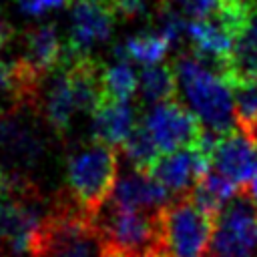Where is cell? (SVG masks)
Returning a JSON list of instances; mask_svg holds the SVG:
<instances>
[{
  "label": "cell",
  "instance_id": "2",
  "mask_svg": "<svg viewBox=\"0 0 257 257\" xmlns=\"http://www.w3.org/2000/svg\"><path fill=\"white\" fill-rule=\"evenodd\" d=\"M118 179V155L114 147L92 143L70 155L66 187L70 201L82 213L94 217L110 199Z\"/></svg>",
  "mask_w": 257,
  "mask_h": 257
},
{
  "label": "cell",
  "instance_id": "13",
  "mask_svg": "<svg viewBox=\"0 0 257 257\" xmlns=\"http://www.w3.org/2000/svg\"><path fill=\"white\" fill-rule=\"evenodd\" d=\"M187 36L191 38L197 58L217 64V72L227 64L233 50V34L219 20H191L187 22Z\"/></svg>",
  "mask_w": 257,
  "mask_h": 257
},
{
  "label": "cell",
  "instance_id": "16",
  "mask_svg": "<svg viewBox=\"0 0 257 257\" xmlns=\"http://www.w3.org/2000/svg\"><path fill=\"white\" fill-rule=\"evenodd\" d=\"M42 110L44 116L48 120V124L56 131V133H64L68 131L76 108L74 102V92H72V84L70 78L66 74V70L62 66L56 68V74L52 76L44 96H42Z\"/></svg>",
  "mask_w": 257,
  "mask_h": 257
},
{
  "label": "cell",
  "instance_id": "20",
  "mask_svg": "<svg viewBox=\"0 0 257 257\" xmlns=\"http://www.w3.org/2000/svg\"><path fill=\"white\" fill-rule=\"evenodd\" d=\"M120 151L124 153V157L128 159V163L133 165L135 171L141 173H149L153 169V165L159 159V147L155 145L151 133L147 131V126L143 122H139L133 133L128 135V139L122 143Z\"/></svg>",
  "mask_w": 257,
  "mask_h": 257
},
{
  "label": "cell",
  "instance_id": "9",
  "mask_svg": "<svg viewBox=\"0 0 257 257\" xmlns=\"http://www.w3.org/2000/svg\"><path fill=\"white\" fill-rule=\"evenodd\" d=\"M211 169V159L197 145L189 149H181L157 159L149 175L161 183L171 195H179V199L189 197L197 183Z\"/></svg>",
  "mask_w": 257,
  "mask_h": 257
},
{
  "label": "cell",
  "instance_id": "19",
  "mask_svg": "<svg viewBox=\"0 0 257 257\" xmlns=\"http://www.w3.org/2000/svg\"><path fill=\"white\" fill-rule=\"evenodd\" d=\"M177 74L171 64H155L147 66L139 76V88L143 96L153 104H163L175 100V94L179 90Z\"/></svg>",
  "mask_w": 257,
  "mask_h": 257
},
{
  "label": "cell",
  "instance_id": "5",
  "mask_svg": "<svg viewBox=\"0 0 257 257\" xmlns=\"http://www.w3.org/2000/svg\"><path fill=\"white\" fill-rule=\"evenodd\" d=\"M209 257H257V209L237 193L213 219Z\"/></svg>",
  "mask_w": 257,
  "mask_h": 257
},
{
  "label": "cell",
  "instance_id": "8",
  "mask_svg": "<svg viewBox=\"0 0 257 257\" xmlns=\"http://www.w3.org/2000/svg\"><path fill=\"white\" fill-rule=\"evenodd\" d=\"M211 169L239 189H247L257 177V141L253 135L239 124L221 135L211 153Z\"/></svg>",
  "mask_w": 257,
  "mask_h": 257
},
{
  "label": "cell",
  "instance_id": "17",
  "mask_svg": "<svg viewBox=\"0 0 257 257\" xmlns=\"http://www.w3.org/2000/svg\"><path fill=\"white\" fill-rule=\"evenodd\" d=\"M0 143L16 163H32L42 149L36 133L14 116H4L0 120Z\"/></svg>",
  "mask_w": 257,
  "mask_h": 257
},
{
  "label": "cell",
  "instance_id": "10",
  "mask_svg": "<svg viewBox=\"0 0 257 257\" xmlns=\"http://www.w3.org/2000/svg\"><path fill=\"white\" fill-rule=\"evenodd\" d=\"M114 12L106 0H74L70 8V38L66 52L88 56L92 44L110 36Z\"/></svg>",
  "mask_w": 257,
  "mask_h": 257
},
{
  "label": "cell",
  "instance_id": "11",
  "mask_svg": "<svg viewBox=\"0 0 257 257\" xmlns=\"http://www.w3.org/2000/svg\"><path fill=\"white\" fill-rule=\"evenodd\" d=\"M171 193L157 183L149 173L141 171H124L118 175L116 185L112 189V195L106 203L126 209V211H141L149 215H161L173 201Z\"/></svg>",
  "mask_w": 257,
  "mask_h": 257
},
{
  "label": "cell",
  "instance_id": "25",
  "mask_svg": "<svg viewBox=\"0 0 257 257\" xmlns=\"http://www.w3.org/2000/svg\"><path fill=\"white\" fill-rule=\"evenodd\" d=\"M12 191H14V183H12L10 177L4 175V171H2V167H0V197L10 195Z\"/></svg>",
  "mask_w": 257,
  "mask_h": 257
},
{
  "label": "cell",
  "instance_id": "21",
  "mask_svg": "<svg viewBox=\"0 0 257 257\" xmlns=\"http://www.w3.org/2000/svg\"><path fill=\"white\" fill-rule=\"evenodd\" d=\"M139 86V78L126 60L102 68V100L126 102Z\"/></svg>",
  "mask_w": 257,
  "mask_h": 257
},
{
  "label": "cell",
  "instance_id": "14",
  "mask_svg": "<svg viewBox=\"0 0 257 257\" xmlns=\"http://www.w3.org/2000/svg\"><path fill=\"white\" fill-rule=\"evenodd\" d=\"M135 126V108L128 102L102 100L92 112V137L96 143L120 149Z\"/></svg>",
  "mask_w": 257,
  "mask_h": 257
},
{
  "label": "cell",
  "instance_id": "23",
  "mask_svg": "<svg viewBox=\"0 0 257 257\" xmlns=\"http://www.w3.org/2000/svg\"><path fill=\"white\" fill-rule=\"evenodd\" d=\"M114 12V16L122 18H135L145 12V2L143 0H106Z\"/></svg>",
  "mask_w": 257,
  "mask_h": 257
},
{
  "label": "cell",
  "instance_id": "18",
  "mask_svg": "<svg viewBox=\"0 0 257 257\" xmlns=\"http://www.w3.org/2000/svg\"><path fill=\"white\" fill-rule=\"evenodd\" d=\"M171 46V40L163 32H149V34H137L124 42V46H116L114 54L118 60H135L147 66L161 64L163 56L167 54Z\"/></svg>",
  "mask_w": 257,
  "mask_h": 257
},
{
  "label": "cell",
  "instance_id": "3",
  "mask_svg": "<svg viewBox=\"0 0 257 257\" xmlns=\"http://www.w3.org/2000/svg\"><path fill=\"white\" fill-rule=\"evenodd\" d=\"M32 257H106V245L94 219L70 203L44 217Z\"/></svg>",
  "mask_w": 257,
  "mask_h": 257
},
{
  "label": "cell",
  "instance_id": "15",
  "mask_svg": "<svg viewBox=\"0 0 257 257\" xmlns=\"http://www.w3.org/2000/svg\"><path fill=\"white\" fill-rule=\"evenodd\" d=\"M64 48L60 44V38L56 34L54 24H44L26 34V54L24 62L40 76L44 78L48 72L56 70L64 60Z\"/></svg>",
  "mask_w": 257,
  "mask_h": 257
},
{
  "label": "cell",
  "instance_id": "24",
  "mask_svg": "<svg viewBox=\"0 0 257 257\" xmlns=\"http://www.w3.org/2000/svg\"><path fill=\"white\" fill-rule=\"evenodd\" d=\"M20 8L28 14H42L50 8H58L64 4V0H18Z\"/></svg>",
  "mask_w": 257,
  "mask_h": 257
},
{
  "label": "cell",
  "instance_id": "27",
  "mask_svg": "<svg viewBox=\"0 0 257 257\" xmlns=\"http://www.w3.org/2000/svg\"><path fill=\"white\" fill-rule=\"evenodd\" d=\"M247 191V195H249V199H251V203H253V207L257 209V177L251 181V185L245 189Z\"/></svg>",
  "mask_w": 257,
  "mask_h": 257
},
{
  "label": "cell",
  "instance_id": "12",
  "mask_svg": "<svg viewBox=\"0 0 257 257\" xmlns=\"http://www.w3.org/2000/svg\"><path fill=\"white\" fill-rule=\"evenodd\" d=\"M219 74L231 84V88L257 82V6L243 28L235 34L231 56Z\"/></svg>",
  "mask_w": 257,
  "mask_h": 257
},
{
  "label": "cell",
  "instance_id": "6",
  "mask_svg": "<svg viewBox=\"0 0 257 257\" xmlns=\"http://www.w3.org/2000/svg\"><path fill=\"white\" fill-rule=\"evenodd\" d=\"M40 209L24 193L16 189L0 197V255L2 257H24L32 255L36 237L44 223Z\"/></svg>",
  "mask_w": 257,
  "mask_h": 257
},
{
  "label": "cell",
  "instance_id": "4",
  "mask_svg": "<svg viewBox=\"0 0 257 257\" xmlns=\"http://www.w3.org/2000/svg\"><path fill=\"white\" fill-rule=\"evenodd\" d=\"M213 217L191 197L173 201L161 213V241L157 257H209Z\"/></svg>",
  "mask_w": 257,
  "mask_h": 257
},
{
  "label": "cell",
  "instance_id": "26",
  "mask_svg": "<svg viewBox=\"0 0 257 257\" xmlns=\"http://www.w3.org/2000/svg\"><path fill=\"white\" fill-rule=\"evenodd\" d=\"M10 36H12V28H10V24L0 16V48L6 46V42L10 40Z\"/></svg>",
  "mask_w": 257,
  "mask_h": 257
},
{
  "label": "cell",
  "instance_id": "7",
  "mask_svg": "<svg viewBox=\"0 0 257 257\" xmlns=\"http://www.w3.org/2000/svg\"><path fill=\"white\" fill-rule=\"evenodd\" d=\"M143 124L163 155L195 147L205 133L195 112L177 100L155 104L143 118Z\"/></svg>",
  "mask_w": 257,
  "mask_h": 257
},
{
  "label": "cell",
  "instance_id": "1",
  "mask_svg": "<svg viewBox=\"0 0 257 257\" xmlns=\"http://www.w3.org/2000/svg\"><path fill=\"white\" fill-rule=\"evenodd\" d=\"M175 74L191 110L205 124V131L221 137L237 126L233 88L219 72L207 68L197 56H181Z\"/></svg>",
  "mask_w": 257,
  "mask_h": 257
},
{
  "label": "cell",
  "instance_id": "22",
  "mask_svg": "<svg viewBox=\"0 0 257 257\" xmlns=\"http://www.w3.org/2000/svg\"><path fill=\"white\" fill-rule=\"evenodd\" d=\"M235 112L237 124L247 131L257 128V82L235 86Z\"/></svg>",
  "mask_w": 257,
  "mask_h": 257
}]
</instances>
